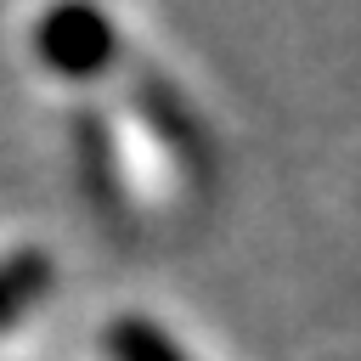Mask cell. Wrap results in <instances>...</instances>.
Instances as JSON below:
<instances>
[{
  "mask_svg": "<svg viewBox=\"0 0 361 361\" xmlns=\"http://www.w3.org/2000/svg\"><path fill=\"white\" fill-rule=\"evenodd\" d=\"M45 282H51L45 254H17V259H6V265H0V322H11L23 305H34V299L45 293Z\"/></svg>",
  "mask_w": 361,
  "mask_h": 361,
  "instance_id": "cell-3",
  "label": "cell"
},
{
  "mask_svg": "<svg viewBox=\"0 0 361 361\" xmlns=\"http://www.w3.org/2000/svg\"><path fill=\"white\" fill-rule=\"evenodd\" d=\"M107 355L113 361H186V350L147 316H118L107 327Z\"/></svg>",
  "mask_w": 361,
  "mask_h": 361,
  "instance_id": "cell-2",
  "label": "cell"
},
{
  "mask_svg": "<svg viewBox=\"0 0 361 361\" xmlns=\"http://www.w3.org/2000/svg\"><path fill=\"white\" fill-rule=\"evenodd\" d=\"M34 51L51 73L62 79H96L113 56H118V28L107 23V11L96 6H62L45 11L34 28Z\"/></svg>",
  "mask_w": 361,
  "mask_h": 361,
  "instance_id": "cell-1",
  "label": "cell"
}]
</instances>
